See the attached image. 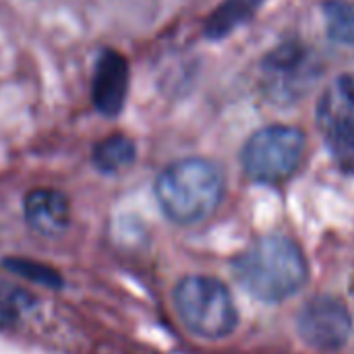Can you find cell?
<instances>
[{"label": "cell", "mask_w": 354, "mask_h": 354, "mask_svg": "<svg viewBox=\"0 0 354 354\" xmlns=\"http://www.w3.org/2000/svg\"><path fill=\"white\" fill-rule=\"evenodd\" d=\"M135 160V143L127 135H110L100 141L93 149V164L106 172L114 174L131 166Z\"/></svg>", "instance_id": "obj_11"}, {"label": "cell", "mask_w": 354, "mask_h": 354, "mask_svg": "<svg viewBox=\"0 0 354 354\" xmlns=\"http://www.w3.org/2000/svg\"><path fill=\"white\" fill-rule=\"evenodd\" d=\"M324 12L328 35L338 44L354 46V0H332Z\"/></svg>", "instance_id": "obj_12"}, {"label": "cell", "mask_w": 354, "mask_h": 354, "mask_svg": "<svg viewBox=\"0 0 354 354\" xmlns=\"http://www.w3.org/2000/svg\"><path fill=\"white\" fill-rule=\"evenodd\" d=\"M174 305L183 324L197 336L220 340L239 322L228 288L209 276H187L174 288Z\"/></svg>", "instance_id": "obj_3"}, {"label": "cell", "mask_w": 354, "mask_h": 354, "mask_svg": "<svg viewBox=\"0 0 354 354\" xmlns=\"http://www.w3.org/2000/svg\"><path fill=\"white\" fill-rule=\"evenodd\" d=\"M259 2L261 0H226L207 19V23H205V35L212 37V39L226 37L239 25L247 23L255 15V10L259 8Z\"/></svg>", "instance_id": "obj_10"}, {"label": "cell", "mask_w": 354, "mask_h": 354, "mask_svg": "<svg viewBox=\"0 0 354 354\" xmlns=\"http://www.w3.org/2000/svg\"><path fill=\"white\" fill-rule=\"evenodd\" d=\"M236 280L259 301L278 303L292 297L307 280V261L286 236H266L234 263Z\"/></svg>", "instance_id": "obj_2"}, {"label": "cell", "mask_w": 354, "mask_h": 354, "mask_svg": "<svg viewBox=\"0 0 354 354\" xmlns=\"http://www.w3.org/2000/svg\"><path fill=\"white\" fill-rule=\"evenodd\" d=\"M305 135L297 127L272 124L259 129L243 147L241 162L245 172L266 185H278L290 178L305 158Z\"/></svg>", "instance_id": "obj_4"}, {"label": "cell", "mask_w": 354, "mask_h": 354, "mask_svg": "<svg viewBox=\"0 0 354 354\" xmlns=\"http://www.w3.org/2000/svg\"><path fill=\"white\" fill-rule=\"evenodd\" d=\"M322 64L309 46L288 41L274 48L261 62V85L276 104L301 100L319 79Z\"/></svg>", "instance_id": "obj_5"}, {"label": "cell", "mask_w": 354, "mask_h": 354, "mask_svg": "<svg viewBox=\"0 0 354 354\" xmlns=\"http://www.w3.org/2000/svg\"><path fill=\"white\" fill-rule=\"evenodd\" d=\"M351 330V313L334 297H315L299 313V332L317 351H338L346 344Z\"/></svg>", "instance_id": "obj_6"}, {"label": "cell", "mask_w": 354, "mask_h": 354, "mask_svg": "<svg viewBox=\"0 0 354 354\" xmlns=\"http://www.w3.org/2000/svg\"><path fill=\"white\" fill-rule=\"evenodd\" d=\"M6 266H8L15 274L23 276V278H27V280H31V282H35V284H44V286H58V284H60V278H58V274H56L54 270H50V268H46V266H39V263H35V261L10 259V261H6Z\"/></svg>", "instance_id": "obj_14"}, {"label": "cell", "mask_w": 354, "mask_h": 354, "mask_svg": "<svg viewBox=\"0 0 354 354\" xmlns=\"http://www.w3.org/2000/svg\"><path fill=\"white\" fill-rule=\"evenodd\" d=\"M129 91V64L127 58L116 50H104L97 58L91 97L95 108L104 116H116L127 100Z\"/></svg>", "instance_id": "obj_7"}, {"label": "cell", "mask_w": 354, "mask_h": 354, "mask_svg": "<svg viewBox=\"0 0 354 354\" xmlns=\"http://www.w3.org/2000/svg\"><path fill=\"white\" fill-rule=\"evenodd\" d=\"M224 197V174L218 164L205 158H185L156 180V199L176 224L189 226L207 220Z\"/></svg>", "instance_id": "obj_1"}, {"label": "cell", "mask_w": 354, "mask_h": 354, "mask_svg": "<svg viewBox=\"0 0 354 354\" xmlns=\"http://www.w3.org/2000/svg\"><path fill=\"white\" fill-rule=\"evenodd\" d=\"M317 127L324 137L354 127V71L336 77L317 102Z\"/></svg>", "instance_id": "obj_9"}, {"label": "cell", "mask_w": 354, "mask_h": 354, "mask_svg": "<svg viewBox=\"0 0 354 354\" xmlns=\"http://www.w3.org/2000/svg\"><path fill=\"white\" fill-rule=\"evenodd\" d=\"M23 212L29 228L46 239L64 234L71 222L68 199L56 189H33L25 195Z\"/></svg>", "instance_id": "obj_8"}, {"label": "cell", "mask_w": 354, "mask_h": 354, "mask_svg": "<svg viewBox=\"0 0 354 354\" xmlns=\"http://www.w3.org/2000/svg\"><path fill=\"white\" fill-rule=\"evenodd\" d=\"M326 141L338 168L346 174H354V127L328 135Z\"/></svg>", "instance_id": "obj_13"}]
</instances>
